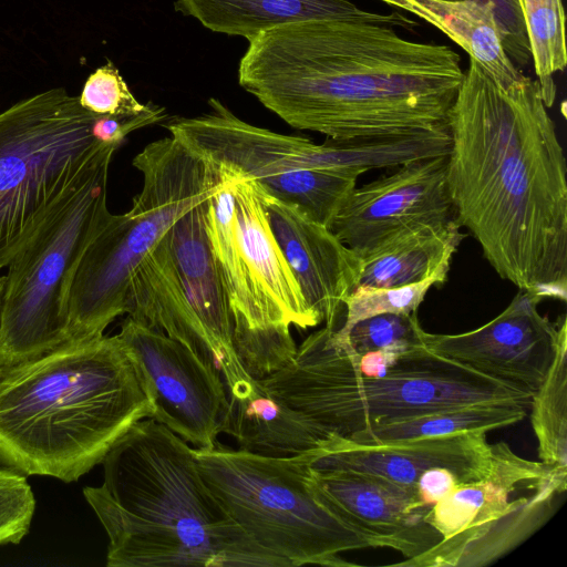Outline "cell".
I'll list each match as a JSON object with an SVG mask.
<instances>
[{"label":"cell","instance_id":"1","mask_svg":"<svg viewBox=\"0 0 567 567\" xmlns=\"http://www.w3.org/2000/svg\"><path fill=\"white\" fill-rule=\"evenodd\" d=\"M537 80L499 85L475 60L449 114L454 217L518 290L567 299L564 150Z\"/></svg>","mask_w":567,"mask_h":567},{"label":"cell","instance_id":"2","mask_svg":"<svg viewBox=\"0 0 567 567\" xmlns=\"http://www.w3.org/2000/svg\"><path fill=\"white\" fill-rule=\"evenodd\" d=\"M451 47L355 18L311 19L249 41L239 85L297 130L333 140L447 126L465 75Z\"/></svg>","mask_w":567,"mask_h":567},{"label":"cell","instance_id":"3","mask_svg":"<svg viewBox=\"0 0 567 567\" xmlns=\"http://www.w3.org/2000/svg\"><path fill=\"white\" fill-rule=\"evenodd\" d=\"M83 495L107 537L109 567L288 565L256 545L203 478L193 449L152 417L133 424Z\"/></svg>","mask_w":567,"mask_h":567},{"label":"cell","instance_id":"4","mask_svg":"<svg viewBox=\"0 0 567 567\" xmlns=\"http://www.w3.org/2000/svg\"><path fill=\"white\" fill-rule=\"evenodd\" d=\"M152 403L118 336L69 341L0 378V464L76 482Z\"/></svg>","mask_w":567,"mask_h":567},{"label":"cell","instance_id":"5","mask_svg":"<svg viewBox=\"0 0 567 567\" xmlns=\"http://www.w3.org/2000/svg\"><path fill=\"white\" fill-rule=\"evenodd\" d=\"M357 353L323 327L279 370L260 379L271 393L332 436L474 405L530 408L533 395L441 357L426 347L402 354L381 378L363 375Z\"/></svg>","mask_w":567,"mask_h":567},{"label":"cell","instance_id":"6","mask_svg":"<svg viewBox=\"0 0 567 567\" xmlns=\"http://www.w3.org/2000/svg\"><path fill=\"white\" fill-rule=\"evenodd\" d=\"M143 186L131 209L111 214L83 251L66 293L70 341L104 336L126 313L130 277L176 218L213 195L215 167L174 136L147 144L132 162Z\"/></svg>","mask_w":567,"mask_h":567},{"label":"cell","instance_id":"7","mask_svg":"<svg viewBox=\"0 0 567 567\" xmlns=\"http://www.w3.org/2000/svg\"><path fill=\"white\" fill-rule=\"evenodd\" d=\"M116 148L101 150L8 265L0 305L1 375L70 341L66 293L83 251L111 215L107 178Z\"/></svg>","mask_w":567,"mask_h":567},{"label":"cell","instance_id":"8","mask_svg":"<svg viewBox=\"0 0 567 567\" xmlns=\"http://www.w3.org/2000/svg\"><path fill=\"white\" fill-rule=\"evenodd\" d=\"M207 486L229 516L260 548L301 565L352 566L349 550L374 548L370 538L344 524L313 495L307 453L266 457L219 444L193 449Z\"/></svg>","mask_w":567,"mask_h":567},{"label":"cell","instance_id":"9","mask_svg":"<svg viewBox=\"0 0 567 567\" xmlns=\"http://www.w3.org/2000/svg\"><path fill=\"white\" fill-rule=\"evenodd\" d=\"M97 117L61 87L0 113V269L106 145L93 134Z\"/></svg>","mask_w":567,"mask_h":567},{"label":"cell","instance_id":"10","mask_svg":"<svg viewBox=\"0 0 567 567\" xmlns=\"http://www.w3.org/2000/svg\"><path fill=\"white\" fill-rule=\"evenodd\" d=\"M208 105L210 111L173 118L165 127L216 169L255 179L271 196L330 227L358 176L330 172L327 143L249 124L215 97Z\"/></svg>","mask_w":567,"mask_h":567},{"label":"cell","instance_id":"11","mask_svg":"<svg viewBox=\"0 0 567 567\" xmlns=\"http://www.w3.org/2000/svg\"><path fill=\"white\" fill-rule=\"evenodd\" d=\"M152 403V415L195 449H213L229 398L219 372L182 342L131 317L117 334Z\"/></svg>","mask_w":567,"mask_h":567},{"label":"cell","instance_id":"12","mask_svg":"<svg viewBox=\"0 0 567 567\" xmlns=\"http://www.w3.org/2000/svg\"><path fill=\"white\" fill-rule=\"evenodd\" d=\"M543 300L518 290L509 305L482 327L455 334L424 332L432 352L534 395L554 361L566 318L551 322L538 311Z\"/></svg>","mask_w":567,"mask_h":567},{"label":"cell","instance_id":"13","mask_svg":"<svg viewBox=\"0 0 567 567\" xmlns=\"http://www.w3.org/2000/svg\"><path fill=\"white\" fill-rule=\"evenodd\" d=\"M446 172L447 155L405 163L355 187L329 228L363 257L406 228L454 218Z\"/></svg>","mask_w":567,"mask_h":567},{"label":"cell","instance_id":"14","mask_svg":"<svg viewBox=\"0 0 567 567\" xmlns=\"http://www.w3.org/2000/svg\"><path fill=\"white\" fill-rule=\"evenodd\" d=\"M308 472L315 497L374 547H389L412 559L442 539L426 522L432 506L422 502L416 485L348 470L308 466Z\"/></svg>","mask_w":567,"mask_h":567},{"label":"cell","instance_id":"15","mask_svg":"<svg viewBox=\"0 0 567 567\" xmlns=\"http://www.w3.org/2000/svg\"><path fill=\"white\" fill-rule=\"evenodd\" d=\"M210 196L207 234L233 323L235 351L254 379L269 377L296 353L290 330L276 326L265 309L239 248L230 177L218 172Z\"/></svg>","mask_w":567,"mask_h":567},{"label":"cell","instance_id":"16","mask_svg":"<svg viewBox=\"0 0 567 567\" xmlns=\"http://www.w3.org/2000/svg\"><path fill=\"white\" fill-rule=\"evenodd\" d=\"M261 200L306 302L326 327L338 329L344 319V302L359 284L361 257L328 226L262 186Z\"/></svg>","mask_w":567,"mask_h":567},{"label":"cell","instance_id":"17","mask_svg":"<svg viewBox=\"0 0 567 567\" xmlns=\"http://www.w3.org/2000/svg\"><path fill=\"white\" fill-rule=\"evenodd\" d=\"M487 432L426 437L381 445H358L332 436L328 444L307 453L310 468L348 470L416 485L432 467L452 471L461 483L486 477L494 466Z\"/></svg>","mask_w":567,"mask_h":567},{"label":"cell","instance_id":"18","mask_svg":"<svg viewBox=\"0 0 567 567\" xmlns=\"http://www.w3.org/2000/svg\"><path fill=\"white\" fill-rule=\"evenodd\" d=\"M219 171V169H217ZM236 235L259 298L276 326L308 329L321 320L308 306L270 228L261 200V186L252 178L233 175Z\"/></svg>","mask_w":567,"mask_h":567},{"label":"cell","instance_id":"19","mask_svg":"<svg viewBox=\"0 0 567 567\" xmlns=\"http://www.w3.org/2000/svg\"><path fill=\"white\" fill-rule=\"evenodd\" d=\"M493 454L494 466L486 477L457 484L429 511L426 522L442 539L501 518L526 497L527 494L511 498L522 489L534 488L549 480L567 487V482L559 480L548 465L518 456L507 443L493 444Z\"/></svg>","mask_w":567,"mask_h":567},{"label":"cell","instance_id":"20","mask_svg":"<svg viewBox=\"0 0 567 567\" xmlns=\"http://www.w3.org/2000/svg\"><path fill=\"white\" fill-rule=\"evenodd\" d=\"M126 313L182 342L216 369L212 340L187 299L174 262L169 228L133 270L127 287Z\"/></svg>","mask_w":567,"mask_h":567},{"label":"cell","instance_id":"21","mask_svg":"<svg viewBox=\"0 0 567 567\" xmlns=\"http://www.w3.org/2000/svg\"><path fill=\"white\" fill-rule=\"evenodd\" d=\"M174 9L213 32L249 41L284 24L322 18H355L412 29L417 21L401 11L378 13L350 0H175Z\"/></svg>","mask_w":567,"mask_h":567},{"label":"cell","instance_id":"22","mask_svg":"<svg viewBox=\"0 0 567 567\" xmlns=\"http://www.w3.org/2000/svg\"><path fill=\"white\" fill-rule=\"evenodd\" d=\"M228 398L224 433L233 436L241 451L266 457H292L323 447L332 437L257 379Z\"/></svg>","mask_w":567,"mask_h":567},{"label":"cell","instance_id":"23","mask_svg":"<svg viewBox=\"0 0 567 567\" xmlns=\"http://www.w3.org/2000/svg\"><path fill=\"white\" fill-rule=\"evenodd\" d=\"M566 491L550 480L530 491L514 509L471 532L441 539L424 554L394 566L483 567L502 558L536 533L551 516L557 495Z\"/></svg>","mask_w":567,"mask_h":567},{"label":"cell","instance_id":"24","mask_svg":"<svg viewBox=\"0 0 567 567\" xmlns=\"http://www.w3.org/2000/svg\"><path fill=\"white\" fill-rule=\"evenodd\" d=\"M461 229L454 217L396 233L361 257L358 286L400 287L450 270L452 258L465 236Z\"/></svg>","mask_w":567,"mask_h":567},{"label":"cell","instance_id":"25","mask_svg":"<svg viewBox=\"0 0 567 567\" xmlns=\"http://www.w3.org/2000/svg\"><path fill=\"white\" fill-rule=\"evenodd\" d=\"M429 22L460 45L499 85L511 87L526 75L506 54L492 12L468 0H379Z\"/></svg>","mask_w":567,"mask_h":567},{"label":"cell","instance_id":"26","mask_svg":"<svg viewBox=\"0 0 567 567\" xmlns=\"http://www.w3.org/2000/svg\"><path fill=\"white\" fill-rule=\"evenodd\" d=\"M526 414V409L514 405L457 406L368 427L347 441L358 445H381L462 433L488 432L514 425L525 419Z\"/></svg>","mask_w":567,"mask_h":567},{"label":"cell","instance_id":"27","mask_svg":"<svg viewBox=\"0 0 567 567\" xmlns=\"http://www.w3.org/2000/svg\"><path fill=\"white\" fill-rule=\"evenodd\" d=\"M529 409L540 462L567 482V326L561 330L554 361Z\"/></svg>","mask_w":567,"mask_h":567},{"label":"cell","instance_id":"28","mask_svg":"<svg viewBox=\"0 0 567 567\" xmlns=\"http://www.w3.org/2000/svg\"><path fill=\"white\" fill-rule=\"evenodd\" d=\"M524 17L530 59L543 100L549 109L556 97L553 75L567 64L565 12L561 0H518Z\"/></svg>","mask_w":567,"mask_h":567},{"label":"cell","instance_id":"29","mask_svg":"<svg viewBox=\"0 0 567 567\" xmlns=\"http://www.w3.org/2000/svg\"><path fill=\"white\" fill-rule=\"evenodd\" d=\"M447 274L441 270L420 282L392 288L358 286L344 302V319L337 333L343 336L355 322L372 316L417 312L429 290L444 285Z\"/></svg>","mask_w":567,"mask_h":567},{"label":"cell","instance_id":"30","mask_svg":"<svg viewBox=\"0 0 567 567\" xmlns=\"http://www.w3.org/2000/svg\"><path fill=\"white\" fill-rule=\"evenodd\" d=\"M424 332L416 312L372 316L355 322L343 336L334 329L336 336L358 355L375 350L405 353L426 347Z\"/></svg>","mask_w":567,"mask_h":567},{"label":"cell","instance_id":"31","mask_svg":"<svg viewBox=\"0 0 567 567\" xmlns=\"http://www.w3.org/2000/svg\"><path fill=\"white\" fill-rule=\"evenodd\" d=\"M79 101L85 110L94 114L111 116L137 115L150 104H142L136 100L111 61L89 75Z\"/></svg>","mask_w":567,"mask_h":567},{"label":"cell","instance_id":"32","mask_svg":"<svg viewBox=\"0 0 567 567\" xmlns=\"http://www.w3.org/2000/svg\"><path fill=\"white\" fill-rule=\"evenodd\" d=\"M34 509L35 497L27 476L0 464V546L21 542Z\"/></svg>","mask_w":567,"mask_h":567},{"label":"cell","instance_id":"33","mask_svg":"<svg viewBox=\"0 0 567 567\" xmlns=\"http://www.w3.org/2000/svg\"><path fill=\"white\" fill-rule=\"evenodd\" d=\"M460 1V0H450ZM488 9L495 20L503 48L516 66L530 60L523 12L518 0H468Z\"/></svg>","mask_w":567,"mask_h":567},{"label":"cell","instance_id":"34","mask_svg":"<svg viewBox=\"0 0 567 567\" xmlns=\"http://www.w3.org/2000/svg\"><path fill=\"white\" fill-rule=\"evenodd\" d=\"M460 483L458 477L449 468L432 467L420 475L416 488L422 502L433 506Z\"/></svg>","mask_w":567,"mask_h":567},{"label":"cell","instance_id":"35","mask_svg":"<svg viewBox=\"0 0 567 567\" xmlns=\"http://www.w3.org/2000/svg\"><path fill=\"white\" fill-rule=\"evenodd\" d=\"M404 353L390 350H375L357 355V367L365 377H384L399 358Z\"/></svg>","mask_w":567,"mask_h":567},{"label":"cell","instance_id":"36","mask_svg":"<svg viewBox=\"0 0 567 567\" xmlns=\"http://www.w3.org/2000/svg\"><path fill=\"white\" fill-rule=\"evenodd\" d=\"M3 286H4V276L0 275V305H1ZM0 378H1V374H0Z\"/></svg>","mask_w":567,"mask_h":567}]
</instances>
